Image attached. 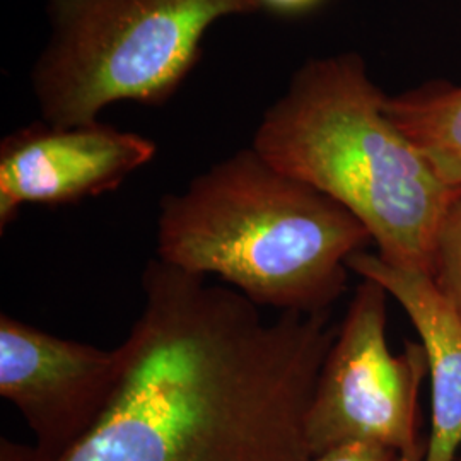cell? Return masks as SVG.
Masks as SVG:
<instances>
[{"instance_id":"cell-1","label":"cell","mask_w":461,"mask_h":461,"mask_svg":"<svg viewBox=\"0 0 461 461\" xmlns=\"http://www.w3.org/2000/svg\"><path fill=\"white\" fill-rule=\"evenodd\" d=\"M108 411L59 461H312L306 415L337 329L323 313L265 320L253 301L161 260Z\"/></svg>"},{"instance_id":"cell-2","label":"cell","mask_w":461,"mask_h":461,"mask_svg":"<svg viewBox=\"0 0 461 461\" xmlns=\"http://www.w3.org/2000/svg\"><path fill=\"white\" fill-rule=\"evenodd\" d=\"M156 241L163 264L215 276L260 308L323 313L373 238L346 207L248 148L161 198Z\"/></svg>"},{"instance_id":"cell-3","label":"cell","mask_w":461,"mask_h":461,"mask_svg":"<svg viewBox=\"0 0 461 461\" xmlns=\"http://www.w3.org/2000/svg\"><path fill=\"white\" fill-rule=\"evenodd\" d=\"M384 101L359 53L312 59L265 112L251 148L357 217L384 262L428 272L461 188L388 118Z\"/></svg>"},{"instance_id":"cell-4","label":"cell","mask_w":461,"mask_h":461,"mask_svg":"<svg viewBox=\"0 0 461 461\" xmlns=\"http://www.w3.org/2000/svg\"><path fill=\"white\" fill-rule=\"evenodd\" d=\"M262 9L260 0H47L49 41L32 72L43 122L95 123L116 101L163 106L214 23Z\"/></svg>"},{"instance_id":"cell-5","label":"cell","mask_w":461,"mask_h":461,"mask_svg":"<svg viewBox=\"0 0 461 461\" xmlns=\"http://www.w3.org/2000/svg\"><path fill=\"white\" fill-rule=\"evenodd\" d=\"M388 293L363 279L321 364L306 415L312 455L367 441L400 455L426 445L419 436V398L428 376L420 344L393 354L386 339Z\"/></svg>"},{"instance_id":"cell-6","label":"cell","mask_w":461,"mask_h":461,"mask_svg":"<svg viewBox=\"0 0 461 461\" xmlns=\"http://www.w3.org/2000/svg\"><path fill=\"white\" fill-rule=\"evenodd\" d=\"M127 347L103 350L0 316V395L36 439L34 461H59L95 428L127 369Z\"/></svg>"},{"instance_id":"cell-7","label":"cell","mask_w":461,"mask_h":461,"mask_svg":"<svg viewBox=\"0 0 461 461\" xmlns=\"http://www.w3.org/2000/svg\"><path fill=\"white\" fill-rule=\"evenodd\" d=\"M139 133L104 123L60 129L34 122L0 144V230L26 203L67 205L113 192L156 156Z\"/></svg>"},{"instance_id":"cell-8","label":"cell","mask_w":461,"mask_h":461,"mask_svg":"<svg viewBox=\"0 0 461 461\" xmlns=\"http://www.w3.org/2000/svg\"><path fill=\"white\" fill-rule=\"evenodd\" d=\"M348 270L379 284L412 321L430 378V434L422 461H458L461 455V320L428 272L359 251Z\"/></svg>"},{"instance_id":"cell-9","label":"cell","mask_w":461,"mask_h":461,"mask_svg":"<svg viewBox=\"0 0 461 461\" xmlns=\"http://www.w3.org/2000/svg\"><path fill=\"white\" fill-rule=\"evenodd\" d=\"M384 113L446 182L461 188V86L429 83L386 96Z\"/></svg>"},{"instance_id":"cell-10","label":"cell","mask_w":461,"mask_h":461,"mask_svg":"<svg viewBox=\"0 0 461 461\" xmlns=\"http://www.w3.org/2000/svg\"><path fill=\"white\" fill-rule=\"evenodd\" d=\"M428 274L461 320V190L438 230Z\"/></svg>"},{"instance_id":"cell-11","label":"cell","mask_w":461,"mask_h":461,"mask_svg":"<svg viewBox=\"0 0 461 461\" xmlns=\"http://www.w3.org/2000/svg\"><path fill=\"white\" fill-rule=\"evenodd\" d=\"M312 461H400V453L378 443L356 441L331 447Z\"/></svg>"},{"instance_id":"cell-12","label":"cell","mask_w":461,"mask_h":461,"mask_svg":"<svg viewBox=\"0 0 461 461\" xmlns=\"http://www.w3.org/2000/svg\"><path fill=\"white\" fill-rule=\"evenodd\" d=\"M264 9L282 16H296L313 11L323 0H260Z\"/></svg>"},{"instance_id":"cell-13","label":"cell","mask_w":461,"mask_h":461,"mask_svg":"<svg viewBox=\"0 0 461 461\" xmlns=\"http://www.w3.org/2000/svg\"><path fill=\"white\" fill-rule=\"evenodd\" d=\"M0 461H34V447L17 445L4 438L0 443Z\"/></svg>"},{"instance_id":"cell-14","label":"cell","mask_w":461,"mask_h":461,"mask_svg":"<svg viewBox=\"0 0 461 461\" xmlns=\"http://www.w3.org/2000/svg\"><path fill=\"white\" fill-rule=\"evenodd\" d=\"M424 453H426V445L413 449L411 453L400 455V461H422L424 460Z\"/></svg>"},{"instance_id":"cell-15","label":"cell","mask_w":461,"mask_h":461,"mask_svg":"<svg viewBox=\"0 0 461 461\" xmlns=\"http://www.w3.org/2000/svg\"><path fill=\"white\" fill-rule=\"evenodd\" d=\"M458 461H461V455H460V458H458Z\"/></svg>"}]
</instances>
